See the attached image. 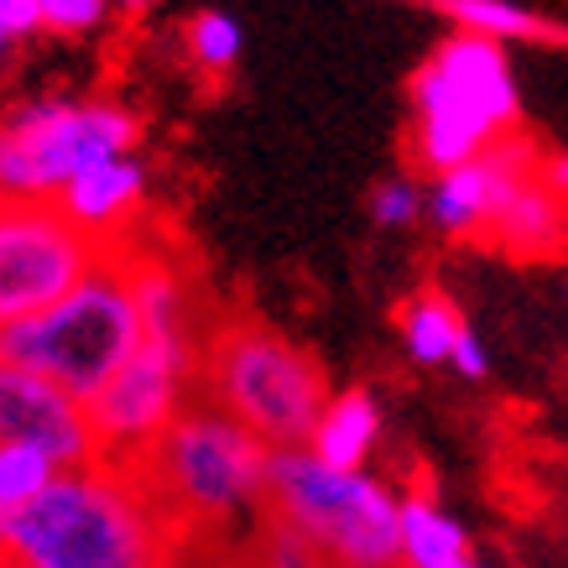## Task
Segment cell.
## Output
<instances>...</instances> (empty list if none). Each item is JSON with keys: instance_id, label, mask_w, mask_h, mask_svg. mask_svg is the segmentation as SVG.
Instances as JSON below:
<instances>
[{"instance_id": "8992f818", "label": "cell", "mask_w": 568, "mask_h": 568, "mask_svg": "<svg viewBox=\"0 0 568 568\" xmlns=\"http://www.w3.org/2000/svg\"><path fill=\"white\" fill-rule=\"evenodd\" d=\"M141 121L104 94H37L0 115V204H58L79 173L131 156Z\"/></svg>"}, {"instance_id": "83f0119b", "label": "cell", "mask_w": 568, "mask_h": 568, "mask_svg": "<svg viewBox=\"0 0 568 568\" xmlns=\"http://www.w3.org/2000/svg\"><path fill=\"white\" fill-rule=\"evenodd\" d=\"M465 568H490V564H480V558H469V564Z\"/></svg>"}, {"instance_id": "484cf974", "label": "cell", "mask_w": 568, "mask_h": 568, "mask_svg": "<svg viewBox=\"0 0 568 568\" xmlns=\"http://www.w3.org/2000/svg\"><path fill=\"white\" fill-rule=\"evenodd\" d=\"M537 178H542V183H548V189L558 193V199H564V193H568V152L548 156V162H542V173H537Z\"/></svg>"}, {"instance_id": "30bf717a", "label": "cell", "mask_w": 568, "mask_h": 568, "mask_svg": "<svg viewBox=\"0 0 568 568\" xmlns=\"http://www.w3.org/2000/svg\"><path fill=\"white\" fill-rule=\"evenodd\" d=\"M0 438L37 448L42 459H52L58 475L100 465V438L89 423V402L32 376V371H21V365H0Z\"/></svg>"}, {"instance_id": "44dd1931", "label": "cell", "mask_w": 568, "mask_h": 568, "mask_svg": "<svg viewBox=\"0 0 568 568\" xmlns=\"http://www.w3.org/2000/svg\"><path fill=\"white\" fill-rule=\"evenodd\" d=\"M428 214V189L417 183V178H386V183H376V193H371V220L381 224V230H407V224H417Z\"/></svg>"}, {"instance_id": "8fae6325", "label": "cell", "mask_w": 568, "mask_h": 568, "mask_svg": "<svg viewBox=\"0 0 568 568\" xmlns=\"http://www.w3.org/2000/svg\"><path fill=\"white\" fill-rule=\"evenodd\" d=\"M521 183H532V146L527 141H500L496 152L475 156L454 173L428 183V220L444 235H480L496 230L500 209L517 199Z\"/></svg>"}, {"instance_id": "7c38bea8", "label": "cell", "mask_w": 568, "mask_h": 568, "mask_svg": "<svg viewBox=\"0 0 568 568\" xmlns=\"http://www.w3.org/2000/svg\"><path fill=\"white\" fill-rule=\"evenodd\" d=\"M141 204H146V162L136 152L110 156L100 168L79 173L63 189V199H58L69 224H79L89 241L100 251H110V256L131 245V220L141 214Z\"/></svg>"}, {"instance_id": "f1b7e54d", "label": "cell", "mask_w": 568, "mask_h": 568, "mask_svg": "<svg viewBox=\"0 0 568 568\" xmlns=\"http://www.w3.org/2000/svg\"><path fill=\"white\" fill-rule=\"evenodd\" d=\"M0 568H21V564H11V558H0Z\"/></svg>"}, {"instance_id": "cb8c5ba5", "label": "cell", "mask_w": 568, "mask_h": 568, "mask_svg": "<svg viewBox=\"0 0 568 568\" xmlns=\"http://www.w3.org/2000/svg\"><path fill=\"white\" fill-rule=\"evenodd\" d=\"M0 27L17 37H37L42 32V0H0Z\"/></svg>"}, {"instance_id": "3957f363", "label": "cell", "mask_w": 568, "mask_h": 568, "mask_svg": "<svg viewBox=\"0 0 568 568\" xmlns=\"http://www.w3.org/2000/svg\"><path fill=\"white\" fill-rule=\"evenodd\" d=\"M204 402L272 448H303L328 407V376L308 349L256 318H230L204 339Z\"/></svg>"}, {"instance_id": "4fadbf2b", "label": "cell", "mask_w": 568, "mask_h": 568, "mask_svg": "<svg viewBox=\"0 0 568 568\" xmlns=\"http://www.w3.org/2000/svg\"><path fill=\"white\" fill-rule=\"evenodd\" d=\"M121 256H125V276H131V297H136V313H141V334L146 339H168V345H199L193 297L183 272L156 245H141V241H131Z\"/></svg>"}, {"instance_id": "5b68a950", "label": "cell", "mask_w": 568, "mask_h": 568, "mask_svg": "<svg viewBox=\"0 0 568 568\" xmlns=\"http://www.w3.org/2000/svg\"><path fill=\"white\" fill-rule=\"evenodd\" d=\"M136 475L173 527H224L266 506L272 448L214 402H193Z\"/></svg>"}, {"instance_id": "4316f807", "label": "cell", "mask_w": 568, "mask_h": 568, "mask_svg": "<svg viewBox=\"0 0 568 568\" xmlns=\"http://www.w3.org/2000/svg\"><path fill=\"white\" fill-rule=\"evenodd\" d=\"M11 52H17V37L0 27V73H6V63H11Z\"/></svg>"}, {"instance_id": "ac0fdd59", "label": "cell", "mask_w": 568, "mask_h": 568, "mask_svg": "<svg viewBox=\"0 0 568 568\" xmlns=\"http://www.w3.org/2000/svg\"><path fill=\"white\" fill-rule=\"evenodd\" d=\"M241 52H245V27L230 11H193L183 21V58L209 79H224V73L241 69Z\"/></svg>"}, {"instance_id": "d6986e66", "label": "cell", "mask_w": 568, "mask_h": 568, "mask_svg": "<svg viewBox=\"0 0 568 568\" xmlns=\"http://www.w3.org/2000/svg\"><path fill=\"white\" fill-rule=\"evenodd\" d=\"M444 17L454 21V32H475L490 37V42H517V37H542V17L521 11V6H506V0H448Z\"/></svg>"}, {"instance_id": "603a6c76", "label": "cell", "mask_w": 568, "mask_h": 568, "mask_svg": "<svg viewBox=\"0 0 568 568\" xmlns=\"http://www.w3.org/2000/svg\"><path fill=\"white\" fill-rule=\"evenodd\" d=\"M261 564L266 568H324V558H318L308 537L293 532L287 521H272V532L261 542Z\"/></svg>"}, {"instance_id": "7a4b0ae2", "label": "cell", "mask_w": 568, "mask_h": 568, "mask_svg": "<svg viewBox=\"0 0 568 568\" xmlns=\"http://www.w3.org/2000/svg\"><path fill=\"white\" fill-rule=\"evenodd\" d=\"M141 339L146 334H141L136 297H131L125 256L115 251L63 303L17 318V324H0V365H21L79 402H94L121 376V365L141 349Z\"/></svg>"}, {"instance_id": "d4e9b609", "label": "cell", "mask_w": 568, "mask_h": 568, "mask_svg": "<svg viewBox=\"0 0 568 568\" xmlns=\"http://www.w3.org/2000/svg\"><path fill=\"white\" fill-rule=\"evenodd\" d=\"M454 371H459V376L465 381H480L485 371H490V355H485V345H480V334H475V328H465V334H459V349H454Z\"/></svg>"}, {"instance_id": "ffe728a7", "label": "cell", "mask_w": 568, "mask_h": 568, "mask_svg": "<svg viewBox=\"0 0 568 568\" xmlns=\"http://www.w3.org/2000/svg\"><path fill=\"white\" fill-rule=\"evenodd\" d=\"M52 480H58L52 459H42V454L27 444H6V438H0V517L27 511Z\"/></svg>"}, {"instance_id": "7402d4cb", "label": "cell", "mask_w": 568, "mask_h": 568, "mask_svg": "<svg viewBox=\"0 0 568 568\" xmlns=\"http://www.w3.org/2000/svg\"><path fill=\"white\" fill-rule=\"evenodd\" d=\"M110 21L104 0H42V32L58 37H89Z\"/></svg>"}, {"instance_id": "277c9868", "label": "cell", "mask_w": 568, "mask_h": 568, "mask_svg": "<svg viewBox=\"0 0 568 568\" xmlns=\"http://www.w3.org/2000/svg\"><path fill=\"white\" fill-rule=\"evenodd\" d=\"M521 100L506 48L475 32H448L413 73V156L433 178L496 152L517 125Z\"/></svg>"}, {"instance_id": "2e32d148", "label": "cell", "mask_w": 568, "mask_h": 568, "mask_svg": "<svg viewBox=\"0 0 568 568\" xmlns=\"http://www.w3.org/2000/svg\"><path fill=\"white\" fill-rule=\"evenodd\" d=\"M564 199L542 183V178H532V183H521L517 199L500 209L496 220V241H506L511 251H521V256H542V251H552V245H564Z\"/></svg>"}, {"instance_id": "f546056e", "label": "cell", "mask_w": 568, "mask_h": 568, "mask_svg": "<svg viewBox=\"0 0 568 568\" xmlns=\"http://www.w3.org/2000/svg\"><path fill=\"white\" fill-rule=\"evenodd\" d=\"M564 287H568V282H564Z\"/></svg>"}, {"instance_id": "9a60e30c", "label": "cell", "mask_w": 568, "mask_h": 568, "mask_svg": "<svg viewBox=\"0 0 568 568\" xmlns=\"http://www.w3.org/2000/svg\"><path fill=\"white\" fill-rule=\"evenodd\" d=\"M469 532L444 500H433L428 490H407L402 496V568H465Z\"/></svg>"}, {"instance_id": "52a82bcc", "label": "cell", "mask_w": 568, "mask_h": 568, "mask_svg": "<svg viewBox=\"0 0 568 568\" xmlns=\"http://www.w3.org/2000/svg\"><path fill=\"white\" fill-rule=\"evenodd\" d=\"M266 506L328 568H402V496L386 480L324 469L308 448H276Z\"/></svg>"}, {"instance_id": "e0dca14e", "label": "cell", "mask_w": 568, "mask_h": 568, "mask_svg": "<svg viewBox=\"0 0 568 568\" xmlns=\"http://www.w3.org/2000/svg\"><path fill=\"white\" fill-rule=\"evenodd\" d=\"M465 328L469 324L459 318V308L444 293H417L402 303V349L417 365H448Z\"/></svg>"}, {"instance_id": "ba28073f", "label": "cell", "mask_w": 568, "mask_h": 568, "mask_svg": "<svg viewBox=\"0 0 568 568\" xmlns=\"http://www.w3.org/2000/svg\"><path fill=\"white\" fill-rule=\"evenodd\" d=\"M199 361H204V345L141 339V349L121 365V376L89 402V423H94L104 465L136 469L173 433V423L193 407L189 381Z\"/></svg>"}, {"instance_id": "5bb4252c", "label": "cell", "mask_w": 568, "mask_h": 568, "mask_svg": "<svg viewBox=\"0 0 568 568\" xmlns=\"http://www.w3.org/2000/svg\"><path fill=\"white\" fill-rule=\"evenodd\" d=\"M381 402L371 386H345V392L328 396L324 417H318V428L303 448H308L313 459L324 469H339V475H365L371 469V454L381 444Z\"/></svg>"}, {"instance_id": "6da1fadb", "label": "cell", "mask_w": 568, "mask_h": 568, "mask_svg": "<svg viewBox=\"0 0 568 568\" xmlns=\"http://www.w3.org/2000/svg\"><path fill=\"white\" fill-rule=\"evenodd\" d=\"M0 558L21 568H168L173 517L152 500L136 469H69L42 496L0 517Z\"/></svg>"}, {"instance_id": "9c48e42d", "label": "cell", "mask_w": 568, "mask_h": 568, "mask_svg": "<svg viewBox=\"0 0 568 568\" xmlns=\"http://www.w3.org/2000/svg\"><path fill=\"white\" fill-rule=\"evenodd\" d=\"M104 256L58 204H0V324L63 303Z\"/></svg>"}]
</instances>
